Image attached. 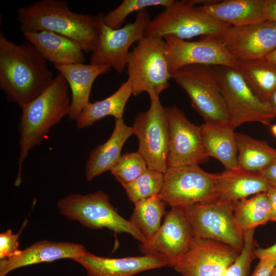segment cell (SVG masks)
<instances>
[{
  "label": "cell",
  "mask_w": 276,
  "mask_h": 276,
  "mask_svg": "<svg viewBox=\"0 0 276 276\" xmlns=\"http://www.w3.org/2000/svg\"><path fill=\"white\" fill-rule=\"evenodd\" d=\"M254 255L255 258L259 260L264 258L276 259V243L267 248H255Z\"/></svg>",
  "instance_id": "74e56055"
},
{
  "label": "cell",
  "mask_w": 276,
  "mask_h": 276,
  "mask_svg": "<svg viewBox=\"0 0 276 276\" xmlns=\"http://www.w3.org/2000/svg\"><path fill=\"white\" fill-rule=\"evenodd\" d=\"M104 15L97 14L98 40L92 52L90 64L108 65L121 73L126 67L130 47L145 36L151 19L147 9H143L137 12L133 22H128L122 28L112 29L105 25Z\"/></svg>",
  "instance_id": "9c48e42d"
},
{
  "label": "cell",
  "mask_w": 276,
  "mask_h": 276,
  "mask_svg": "<svg viewBox=\"0 0 276 276\" xmlns=\"http://www.w3.org/2000/svg\"><path fill=\"white\" fill-rule=\"evenodd\" d=\"M269 184L258 173L238 168L217 174L215 200L234 202L267 192Z\"/></svg>",
  "instance_id": "cb8c5ba5"
},
{
  "label": "cell",
  "mask_w": 276,
  "mask_h": 276,
  "mask_svg": "<svg viewBox=\"0 0 276 276\" xmlns=\"http://www.w3.org/2000/svg\"><path fill=\"white\" fill-rule=\"evenodd\" d=\"M147 169L144 158L138 152H135L121 155L110 171L120 183H129L135 180Z\"/></svg>",
  "instance_id": "d6a6232c"
},
{
  "label": "cell",
  "mask_w": 276,
  "mask_h": 276,
  "mask_svg": "<svg viewBox=\"0 0 276 276\" xmlns=\"http://www.w3.org/2000/svg\"><path fill=\"white\" fill-rule=\"evenodd\" d=\"M236 68L259 98L268 103L276 89V66L264 58L238 61Z\"/></svg>",
  "instance_id": "83f0119b"
},
{
  "label": "cell",
  "mask_w": 276,
  "mask_h": 276,
  "mask_svg": "<svg viewBox=\"0 0 276 276\" xmlns=\"http://www.w3.org/2000/svg\"><path fill=\"white\" fill-rule=\"evenodd\" d=\"M170 73L191 64L227 66L236 68L238 61L214 36H201L195 41H188L169 35L163 37Z\"/></svg>",
  "instance_id": "4fadbf2b"
},
{
  "label": "cell",
  "mask_w": 276,
  "mask_h": 276,
  "mask_svg": "<svg viewBox=\"0 0 276 276\" xmlns=\"http://www.w3.org/2000/svg\"><path fill=\"white\" fill-rule=\"evenodd\" d=\"M57 205L64 216L84 226L96 229L106 227L117 233H128L141 244L147 243L130 221L116 212L109 195L102 191L86 195L72 194L60 199Z\"/></svg>",
  "instance_id": "8992f818"
},
{
  "label": "cell",
  "mask_w": 276,
  "mask_h": 276,
  "mask_svg": "<svg viewBox=\"0 0 276 276\" xmlns=\"http://www.w3.org/2000/svg\"><path fill=\"white\" fill-rule=\"evenodd\" d=\"M268 104L271 109L274 118H276V89L271 96Z\"/></svg>",
  "instance_id": "60d3db41"
},
{
  "label": "cell",
  "mask_w": 276,
  "mask_h": 276,
  "mask_svg": "<svg viewBox=\"0 0 276 276\" xmlns=\"http://www.w3.org/2000/svg\"><path fill=\"white\" fill-rule=\"evenodd\" d=\"M47 60L58 65L84 63L85 58L80 45L58 33L48 31L22 32Z\"/></svg>",
  "instance_id": "7402d4cb"
},
{
  "label": "cell",
  "mask_w": 276,
  "mask_h": 276,
  "mask_svg": "<svg viewBox=\"0 0 276 276\" xmlns=\"http://www.w3.org/2000/svg\"><path fill=\"white\" fill-rule=\"evenodd\" d=\"M210 1H174L170 5L151 19L145 36L163 38L173 35L182 40L197 36H215L230 25L220 21L197 9V4Z\"/></svg>",
  "instance_id": "5b68a950"
},
{
  "label": "cell",
  "mask_w": 276,
  "mask_h": 276,
  "mask_svg": "<svg viewBox=\"0 0 276 276\" xmlns=\"http://www.w3.org/2000/svg\"><path fill=\"white\" fill-rule=\"evenodd\" d=\"M239 167L245 171L258 173L276 160V148L263 140L236 132Z\"/></svg>",
  "instance_id": "4316f807"
},
{
  "label": "cell",
  "mask_w": 276,
  "mask_h": 276,
  "mask_svg": "<svg viewBox=\"0 0 276 276\" xmlns=\"http://www.w3.org/2000/svg\"><path fill=\"white\" fill-rule=\"evenodd\" d=\"M200 128L204 148L208 157L218 159L226 171L238 168L235 132L236 127L229 122L204 123Z\"/></svg>",
  "instance_id": "603a6c76"
},
{
  "label": "cell",
  "mask_w": 276,
  "mask_h": 276,
  "mask_svg": "<svg viewBox=\"0 0 276 276\" xmlns=\"http://www.w3.org/2000/svg\"><path fill=\"white\" fill-rule=\"evenodd\" d=\"M132 95L129 82H124L113 94L107 98L89 102L83 108L77 122V127L82 129L91 126L96 122L112 116L116 120L122 119L126 104Z\"/></svg>",
  "instance_id": "484cf974"
},
{
  "label": "cell",
  "mask_w": 276,
  "mask_h": 276,
  "mask_svg": "<svg viewBox=\"0 0 276 276\" xmlns=\"http://www.w3.org/2000/svg\"><path fill=\"white\" fill-rule=\"evenodd\" d=\"M258 174L270 187L276 188V160Z\"/></svg>",
  "instance_id": "8d00e7d4"
},
{
  "label": "cell",
  "mask_w": 276,
  "mask_h": 276,
  "mask_svg": "<svg viewBox=\"0 0 276 276\" xmlns=\"http://www.w3.org/2000/svg\"><path fill=\"white\" fill-rule=\"evenodd\" d=\"M66 80L72 92L70 111L71 121L77 122L82 110L89 102L91 87L96 79L109 71L108 65L85 64L83 63L68 65H54Z\"/></svg>",
  "instance_id": "ffe728a7"
},
{
  "label": "cell",
  "mask_w": 276,
  "mask_h": 276,
  "mask_svg": "<svg viewBox=\"0 0 276 276\" xmlns=\"http://www.w3.org/2000/svg\"><path fill=\"white\" fill-rule=\"evenodd\" d=\"M255 229H251L244 232L243 247L236 260L222 276H250L251 264L255 258L254 255L256 246L254 239Z\"/></svg>",
  "instance_id": "836d02e7"
},
{
  "label": "cell",
  "mask_w": 276,
  "mask_h": 276,
  "mask_svg": "<svg viewBox=\"0 0 276 276\" xmlns=\"http://www.w3.org/2000/svg\"><path fill=\"white\" fill-rule=\"evenodd\" d=\"M19 234H13L10 229L0 234V258L4 259L18 255Z\"/></svg>",
  "instance_id": "e575fe53"
},
{
  "label": "cell",
  "mask_w": 276,
  "mask_h": 276,
  "mask_svg": "<svg viewBox=\"0 0 276 276\" xmlns=\"http://www.w3.org/2000/svg\"><path fill=\"white\" fill-rule=\"evenodd\" d=\"M224 99L231 123L236 127L248 122L270 125L275 119L270 105L254 92L239 71L227 66H211Z\"/></svg>",
  "instance_id": "52a82bcc"
},
{
  "label": "cell",
  "mask_w": 276,
  "mask_h": 276,
  "mask_svg": "<svg viewBox=\"0 0 276 276\" xmlns=\"http://www.w3.org/2000/svg\"><path fill=\"white\" fill-rule=\"evenodd\" d=\"M17 19L22 32H53L77 42L84 53L92 52L97 44V15L74 12L63 0H40L21 7Z\"/></svg>",
  "instance_id": "7a4b0ae2"
},
{
  "label": "cell",
  "mask_w": 276,
  "mask_h": 276,
  "mask_svg": "<svg viewBox=\"0 0 276 276\" xmlns=\"http://www.w3.org/2000/svg\"><path fill=\"white\" fill-rule=\"evenodd\" d=\"M214 36L237 61L262 59L276 49V22L230 26Z\"/></svg>",
  "instance_id": "e0dca14e"
},
{
  "label": "cell",
  "mask_w": 276,
  "mask_h": 276,
  "mask_svg": "<svg viewBox=\"0 0 276 276\" xmlns=\"http://www.w3.org/2000/svg\"><path fill=\"white\" fill-rule=\"evenodd\" d=\"M54 79L47 60L32 44H15L0 32V88L10 102L22 109Z\"/></svg>",
  "instance_id": "6da1fadb"
},
{
  "label": "cell",
  "mask_w": 276,
  "mask_h": 276,
  "mask_svg": "<svg viewBox=\"0 0 276 276\" xmlns=\"http://www.w3.org/2000/svg\"><path fill=\"white\" fill-rule=\"evenodd\" d=\"M132 134V127L125 124L123 119L116 120L110 136L104 143L94 148L89 155L85 166L87 180L113 168L121 156L124 144Z\"/></svg>",
  "instance_id": "d4e9b609"
},
{
  "label": "cell",
  "mask_w": 276,
  "mask_h": 276,
  "mask_svg": "<svg viewBox=\"0 0 276 276\" xmlns=\"http://www.w3.org/2000/svg\"><path fill=\"white\" fill-rule=\"evenodd\" d=\"M265 58L276 66V49L266 56Z\"/></svg>",
  "instance_id": "b9f144b4"
},
{
  "label": "cell",
  "mask_w": 276,
  "mask_h": 276,
  "mask_svg": "<svg viewBox=\"0 0 276 276\" xmlns=\"http://www.w3.org/2000/svg\"><path fill=\"white\" fill-rule=\"evenodd\" d=\"M86 251L84 247L79 244L47 240L38 241L16 256L2 259L0 276H5L13 270L26 266L60 259L74 260Z\"/></svg>",
  "instance_id": "d6986e66"
},
{
  "label": "cell",
  "mask_w": 276,
  "mask_h": 276,
  "mask_svg": "<svg viewBox=\"0 0 276 276\" xmlns=\"http://www.w3.org/2000/svg\"><path fill=\"white\" fill-rule=\"evenodd\" d=\"M68 88L65 78L59 74L44 91L21 109L16 186L21 183L23 163L29 151L42 142L53 127L68 116L71 103Z\"/></svg>",
  "instance_id": "3957f363"
},
{
  "label": "cell",
  "mask_w": 276,
  "mask_h": 276,
  "mask_svg": "<svg viewBox=\"0 0 276 276\" xmlns=\"http://www.w3.org/2000/svg\"><path fill=\"white\" fill-rule=\"evenodd\" d=\"M172 78L187 93L192 106L205 123L231 122L220 86L211 66L188 65L172 74Z\"/></svg>",
  "instance_id": "ba28073f"
},
{
  "label": "cell",
  "mask_w": 276,
  "mask_h": 276,
  "mask_svg": "<svg viewBox=\"0 0 276 276\" xmlns=\"http://www.w3.org/2000/svg\"><path fill=\"white\" fill-rule=\"evenodd\" d=\"M266 0L211 1L196 8L215 19L230 25L242 26L267 20Z\"/></svg>",
  "instance_id": "44dd1931"
},
{
  "label": "cell",
  "mask_w": 276,
  "mask_h": 276,
  "mask_svg": "<svg viewBox=\"0 0 276 276\" xmlns=\"http://www.w3.org/2000/svg\"><path fill=\"white\" fill-rule=\"evenodd\" d=\"M149 109L140 113L132 126L139 142L138 152L148 168L165 173L168 155V124L165 108L159 97L150 95Z\"/></svg>",
  "instance_id": "8fae6325"
},
{
  "label": "cell",
  "mask_w": 276,
  "mask_h": 276,
  "mask_svg": "<svg viewBox=\"0 0 276 276\" xmlns=\"http://www.w3.org/2000/svg\"><path fill=\"white\" fill-rule=\"evenodd\" d=\"M265 13L267 20L276 22V0H266Z\"/></svg>",
  "instance_id": "ab89813d"
},
{
  "label": "cell",
  "mask_w": 276,
  "mask_h": 276,
  "mask_svg": "<svg viewBox=\"0 0 276 276\" xmlns=\"http://www.w3.org/2000/svg\"><path fill=\"white\" fill-rule=\"evenodd\" d=\"M217 174L199 166L168 167L159 197L167 205L188 208L214 201L216 197Z\"/></svg>",
  "instance_id": "30bf717a"
},
{
  "label": "cell",
  "mask_w": 276,
  "mask_h": 276,
  "mask_svg": "<svg viewBox=\"0 0 276 276\" xmlns=\"http://www.w3.org/2000/svg\"><path fill=\"white\" fill-rule=\"evenodd\" d=\"M269 129L271 134L276 138V124L271 125Z\"/></svg>",
  "instance_id": "7bdbcfd3"
},
{
  "label": "cell",
  "mask_w": 276,
  "mask_h": 276,
  "mask_svg": "<svg viewBox=\"0 0 276 276\" xmlns=\"http://www.w3.org/2000/svg\"><path fill=\"white\" fill-rule=\"evenodd\" d=\"M74 260L85 268L87 276H132L140 272L168 266L165 258L157 254L123 258H109L87 250Z\"/></svg>",
  "instance_id": "ac0fdd59"
},
{
  "label": "cell",
  "mask_w": 276,
  "mask_h": 276,
  "mask_svg": "<svg viewBox=\"0 0 276 276\" xmlns=\"http://www.w3.org/2000/svg\"><path fill=\"white\" fill-rule=\"evenodd\" d=\"M186 208L195 237L222 242L241 252L244 233L235 220L233 202L216 200Z\"/></svg>",
  "instance_id": "7c38bea8"
},
{
  "label": "cell",
  "mask_w": 276,
  "mask_h": 276,
  "mask_svg": "<svg viewBox=\"0 0 276 276\" xmlns=\"http://www.w3.org/2000/svg\"><path fill=\"white\" fill-rule=\"evenodd\" d=\"M169 132L168 167L199 166L209 157L203 144L200 126L191 122L176 106L165 108Z\"/></svg>",
  "instance_id": "5bb4252c"
},
{
  "label": "cell",
  "mask_w": 276,
  "mask_h": 276,
  "mask_svg": "<svg viewBox=\"0 0 276 276\" xmlns=\"http://www.w3.org/2000/svg\"><path fill=\"white\" fill-rule=\"evenodd\" d=\"M275 264V259L264 258L260 259L258 264L250 276H270Z\"/></svg>",
  "instance_id": "d590c367"
},
{
  "label": "cell",
  "mask_w": 276,
  "mask_h": 276,
  "mask_svg": "<svg viewBox=\"0 0 276 276\" xmlns=\"http://www.w3.org/2000/svg\"><path fill=\"white\" fill-rule=\"evenodd\" d=\"M164 173L148 168L134 181L121 183L130 201L135 202L159 194L164 184Z\"/></svg>",
  "instance_id": "4dcf8cb0"
},
{
  "label": "cell",
  "mask_w": 276,
  "mask_h": 276,
  "mask_svg": "<svg viewBox=\"0 0 276 276\" xmlns=\"http://www.w3.org/2000/svg\"><path fill=\"white\" fill-rule=\"evenodd\" d=\"M195 237L186 208L172 206L154 236L140 249L144 255L157 254L166 259L168 266L183 256Z\"/></svg>",
  "instance_id": "2e32d148"
},
{
  "label": "cell",
  "mask_w": 276,
  "mask_h": 276,
  "mask_svg": "<svg viewBox=\"0 0 276 276\" xmlns=\"http://www.w3.org/2000/svg\"><path fill=\"white\" fill-rule=\"evenodd\" d=\"M134 204L130 222L144 236L147 242L160 228L167 205L158 195L140 200Z\"/></svg>",
  "instance_id": "f546056e"
},
{
  "label": "cell",
  "mask_w": 276,
  "mask_h": 276,
  "mask_svg": "<svg viewBox=\"0 0 276 276\" xmlns=\"http://www.w3.org/2000/svg\"><path fill=\"white\" fill-rule=\"evenodd\" d=\"M266 193L270 206V221H276V188L270 187Z\"/></svg>",
  "instance_id": "f35d334b"
},
{
  "label": "cell",
  "mask_w": 276,
  "mask_h": 276,
  "mask_svg": "<svg viewBox=\"0 0 276 276\" xmlns=\"http://www.w3.org/2000/svg\"><path fill=\"white\" fill-rule=\"evenodd\" d=\"M270 276H276V264L273 267Z\"/></svg>",
  "instance_id": "ee69618b"
},
{
  "label": "cell",
  "mask_w": 276,
  "mask_h": 276,
  "mask_svg": "<svg viewBox=\"0 0 276 276\" xmlns=\"http://www.w3.org/2000/svg\"><path fill=\"white\" fill-rule=\"evenodd\" d=\"M130 51L127 63V80L132 95L146 92L158 96L169 86L172 75L168 68L163 38L144 36Z\"/></svg>",
  "instance_id": "277c9868"
},
{
  "label": "cell",
  "mask_w": 276,
  "mask_h": 276,
  "mask_svg": "<svg viewBox=\"0 0 276 276\" xmlns=\"http://www.w3.org/2000/svg\"><path fill=\"white\" fill-rule=\"evenodd\" d=\"M233 204L235 220L244 233L270 221V206L266 192L236 201Z\"/></svg>",
  "instance_id": "f1b7e54d"
},
{
  "label": "cell",
  "mask_w": 276,
  "mask_h": 276,
  "mask_svg": "<svg viewBox=\"0 0 276 276\" xmlns=\"http://www.w3.org/2000/svg\"><path fill=\"white\" fill-rule=\"evenodd\" d=\"M174 0H124L116 8L104 15L105 25L112 29L121 28L126 17L134 12H139L147 7L163 6L166 7Z\"/></svg>",
  "instance_id": "1f68e13d"
},
{
  "label": "cell",
  "mask_w": 276,
  "mask_h": 276,
  "mask_svg": "<svg viewBox=\"0 0 276 276\" xmlns=\"http://www.w3.org/2000/svg\"><path fill=\"white\" fill-rule=\"evenodd\" d=\"M240 253L228 244L195 237L187 252L171 267L182 276H222Z\"/></svg>",
  "instance_id": "9a60e30c"
}]
</instances>
